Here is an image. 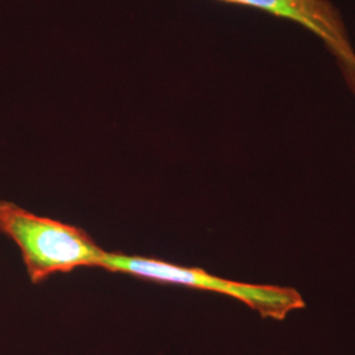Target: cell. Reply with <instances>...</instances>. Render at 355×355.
Instances as JSON below:
<instances>
[{
    "instance_id": "6da1fadb",
    "label": "cell",
    "mask_w": 355,
    "mask_h": 355,
    "mask_svg": "<svg viewBox=\"0 0 355 355\" xmlns=\"http://www.w3.org/2000/svg\"><path fill=\"white\" fill-rule=\"evenodd\" d=\"M0 233L17 245L35 284L54 274L101 267L105 254L83 229L35 215L8 200L0 202Z\"/></svg>"
},
{
    "instance_id": "7a4b0ae2",
    "label": "cell",
    "mask_w": 355,
    "mask_h": 355,
    "mask_svg": "<svg viewBox=\"0 0 355 355\" xmlns=\"http://www.w3.org/2000/svg\"><path fill=\"white\" fill-rule=\"evenodd\" d=\"M101 268L155 283L220 293L249 306L261 318L275 321H283L305 306L303 295L292 287L225 279L199 267L180 266L157 258L105 252Z\"/></svg>"
},
{
    "instance_id": "3957f363",
    "label": "cell",
    "mask_w": 355,
    "mask_h": 355,
    "mask_svg": "<svg viewBox=\"0 0 355 355\" xmlns=\"http://www.w3.org/2000/svg\"><path fill=\"white\" fill-rule=\"evenodd\" d=\"M270 13L304 26L322 40L347 87L355 85V51L340 10L330 0H217Z\"/></svg>"
}]
</instances>
